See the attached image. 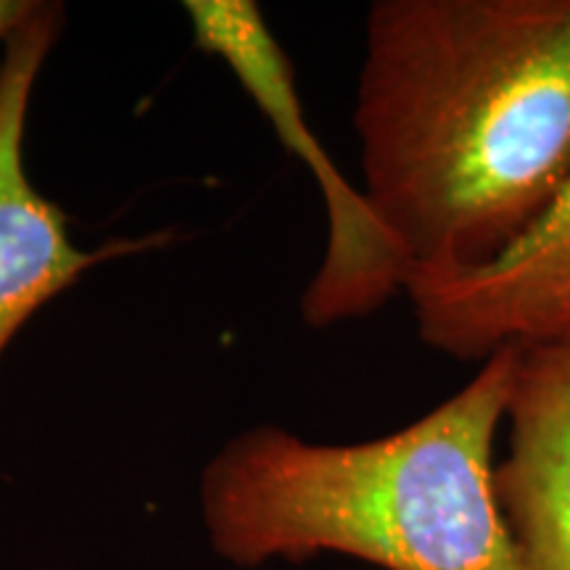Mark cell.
Masks as SVG:
<instances>
[{
  "label": "cell",
  "mask_w": 570,
  "mask_h": 570,
  "mask_svg": "<svg viewBox=\"0 0 570 570\" xmlns=\"http://www.w3.org/2000/svg\"><path fill=\"white\" fill-rule=\"evenodd\" d=\"M354 130L410 275L499 259L570 183V0H377Z\"/></svg>",
  "instance_id": "6da1fadb"
},
{
  "label": "cell",
  "mask_w": 570,
  "mask_h": 570,
  "mask_svg": "<svg viewBox=\"0 0 570 570\" xmlns=\"http://www.w3.org/2000/svg\"><path fill=\"white\" fill-rule=\"evenodd\" d=\"M515 360L499 348L428 415L362 444L238 433L202 473L212 550L240 568L333 552L383 570H525L494 489Z\"/></svg>",
  "instance_id": "7a4b0ae2"
},
{
  "label": "cell",
  "mask_w": 570,
  "mask_h": 570,
  "mask_svg": "<svg viewBox=\"0 0 570 570\" xmlns=\"http://www.w3.org/2000/svg\"><path fill=\"white\" fill-rule=\"evenodd\" d=\"M196 42L230 63L244 88L273 119L275 130L317 175L325 196L331 238L317 275L306 285L302 315L306 325L327 327L373 315L407 288L410 262L391 238L362 190H354L317 146L306 127L294 88V71L254 3L217 0L185 3Z\"/></svg>",
  "instance_id": "3957f363"
},
{
  "label": "cell",
  "mask_w": 570,
  "mask_h": 570,
  "mask_svg": "<svg viewBox=\"0 0 570 570\" xmlns=\"http://www.w3.org/2000/svg\"><path fill=\"white\" fill-rule=\"evenodd\" d=\"M61 27L63 6L38 0L0 51V354L30 317L88 269L164 246L169 238V233H154L85 252L71 240L67 214L27 177V114Z\"/></svg>",
  "instance_id": "277c9868"
},
{
  "label": "cell",
  "mask_w": 570,
  "mask_h": 570,
  "mask_svg": "<svg viewBox=\"0 0 570 570\" xmlns=\"http://www.w3.org/2000/svg\"><path fill=\"white\" fill-rule=\"evenodd\" d=\"M404 294L420 338L458 360L570 341V183L499 259L460 273H412Z\"/></svg>",
  "instance_id": "5b68a950"
},
{
  "label": "cell",
  "mask_w": 570,
  "mask_h": 570,
  "mask_svg": "<svg viewBox=\"0 0 570 570\" xmlns=\"http://www.w3.org/2000/svg\"><path fill=\"white\" fill-rule=\"evenodd\" d=\"M497 502L525 570H570V341L518 346Z\"/></svg>",
  "instance_id": "8992f818"
},
{
  "label": "cell",
  "mask_w": 570,
  "mask_h": 570,
  "mask_svg": "<svg viewBox=\"0 0 570 570\" xmlns=\"http://www.w3.org/2000/svg\"><path fill=\"white\" fill-rule=\"evenodd\" d=\"M35 6H38V0H0V51H3L11 32L35 11Z\"/></svg>",
  "instance_id": "52a82bcc"
}]
</instances>
